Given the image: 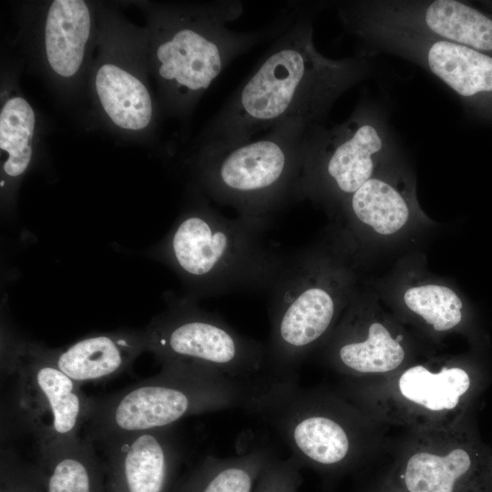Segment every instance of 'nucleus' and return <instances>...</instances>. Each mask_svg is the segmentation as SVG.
Wrapping results in <instances>:
<instances>
[{"instance_id": "obj_15", "label": "nucleus", "mask_w": 492, "mask_h": 492, "mask_svg": "<svg viewBox=\"0 0 492 492\" xmlns=\"http://www.w3.org/2000/svg\"><path fill=\"white\" fill-rule=\"evenodd\" d=\"M231 21H224L208 32L186 27L176 31L157 49L160 77L174 81L186 91L208 88L231 56L251 41L230 31L226 25Z\"/></svg>"}, {"instance_id": "obj_24", "label": "nucleus", "mask_w": 492, "mask_h": 492, "mask_svg": "<svg viewBox=\"0 0 492 492\" xmlns=\"http://www.w3.org/2000/svg\"><path fill=\"white\" fill-rule=\"evenodd\" d=\"M0 492H47L38 466L26 465L8 450L1 454Z\"/></svg>"}, {"instance_id": "obj_13", "label": "nucleus", "mask_w": 492, "mask_h": 492, "mask_svg": "<svg viewBox=\"0 0 492 492\" xmlns=\"http://www.w3.org/2000/svg\"><path fill=\"white\" fill-rule=\"evenodd\" d=\"M321 348L325 364L349 379L382 378L414 360L403 331L360 302H353Z\"/></svg>"}, {"instance_id": "obj_17", "label": "nucleus", "mask_w": 492, "mask_h": 492, "mask_svg": "<svg viewBox=\"0 0 492 492\" xmlns=\"http://www.w3.org/2000/svg\"><path fill=\"white\" fill-rule=\"evenodd\" d=\"M37 466L47 492H106L105 465L87 437L39 451Z\"/></svg>"}, {"instance_id": "obj_21", "label": "nucleus", "mask_w": 492, "mask_h": 492, "mask_svg": "<svg viewBox=\"0 0 492 492\" xmlns=\"http://www.w3.org/2000/svg\"><path fill=\"white\" fill-rule=\"evenodd\" d=\"M100 103L118 127L138 130L151 119L152 105L146 87L135 77L112 65H103L96 77Z\"/></svg>"}, {"instance_id": "obj_25", "label": "nucleus", "mask_w": 492, "mask_h": 492, "mask_svg": "<svg viewBox=\"0 0 492 492\" xmlns=\"http://www.w3.org/2000/svg\"><path fill=\"white\" fill-rule=\"evenodd\" d=\"M301 468L292 456H273L260 474L253 492H298L302 482Z\"/></svg>"}, {"instance_id": "obj_7", "label": "nucleus", "mask_w": 492, "mask_h": 492, "mask_svg": "<svg viewBox=\"0 0 492 492\" xmlns=\"http://www.w3.org/2000/svg\"><path fill=\"white\" fill-rule=\"evenodd\" d=\"M309 133L272 131L261 139L215 149L205 169L214 197L265 230L283 203L299 194Z\"/></svg>"}, {"instance_id": "obj_10", "label": "nucleus", "mask_w": 492, "mask_h": 492, "mask_svg": "<svg viewBox=\"0 0 492 492\" xmlns=\"http://www.w3.org/2000/svg\"><path fill=\"white\" fill-rule=\"evenodd\" d=\"M389 141L380 119L363 110L322 133L308 134L299 193L341 204L374 176Z\"/></svg>"}, {"instance_id": "obj_6", "label": "nucleus", "mask_w": 492, "mask_h": 492, "mask_svg": "<svg viewBox=\"0 0 492 492\" xmlns=\"http://www.w3.org/2000/svg\"><path fill=\"white\" fill-rule=\"evenodd\" d=\"M263 231L240 217L200 210L179 220L164 253L199 292L269 290L283 256L266 244Z\"/></svg>"}, {"instance_id": "obj_2", "label": "nucleus", "mask_w": 492, "mask_h": 492, "mask_svg": "<svg viewBox=\"0 0 492 492\" xmlns=\"http://www.w3.org/2000/svg\"><path fill=\"white\" fill-rule=\"evenodd\" d=\"M271 425L301 467L323 476L357 466L374 444V422L343 395L303 388L295 380H264L246 406Z\"/></svg>"}, {"instance_id": "obj_23", "label": "nucleus", "mask_w": 492, "mask_h": 492, "mask_svg": "<svg viewBox=\"0 0 492 492\" xmlns=\"http://www.w3.org/2000/svg\"><path fill=\"white\" fill-rule=\"evenodd\" d=\"M35 114L22 97L5 102L0 113V148L8 153L4 171L17 177L26 171L32 157Z\"/></svg>"}, {"instance_id": "obj_12", "label": "nucleus", "mask_w": 492, "mask_h": 492, "mask_svg": "<svg viewBox=\"0 0 492 492\" xmlns=\"http://www.w3.org/2000/svg\"><path fill=\"white\" fill-rule=\"evenodd\" d=\"M343 17L352 28L406 31L492 52V19L461 1H369L354 5Z\"/></svg>"}, {"instance_id": "obj_22", "label": "nucleus", "mask_w": 492, "mask_h": 492, "mask_svg": "<svg viewBox=\"0 0 492 492\" xmlns=\"http://www.w3.org/2000/svg\"><path fill=\"white\" fill-rule=\"evenodd\" d=\"M403 301L409 313L436 334L452 332L465 320L461 299L446 285L425 283L410 287Z\"/></svg>"}, {"instance_id": "obj_14", "label": "nucleus", "mask_w": 492, "mask_h": 492, "mask_svg": "<svg viewBox=\"0 0 492 492\" xmlns=\"http://www.w3.org/2000/svg\"><path fill=\"white\" fill-rule=\"evenodd\" d=\"M106 492H169L181 450L171 427L128 434L101 442Z\"/></svg>"}, {"instance_id": "obj_4", "label": "nucleus", "mask_w": 492, "mask_h": 492, "mask_svg": "<svg viewBox=\"0 0 492 492\" xmlns=\"http://www.w3.org/2000/svg\"><path fill=\"white\" fill-rule=\"evenodd\" d=\"M259 383L192 363H166L158 374L96 400L87 423V437L102 442L169 428L189 415L244 408Z\"/></svg>"}, {"instance_id": "obj_19", "label": "nucleus", "mask_w": 492, "mask_h": 492, "mask_svg": "<svg viewBox=\"0 0 492 492\" xmlns=\"http://www.w3.org/2000/svg\"><path fill=\"white\" fill-rule=\"evenodd\" d=\"M90 32V15L84 1L56 0L46 22L45 43L48 63L61 77L78 70Z\"/></svg>"}, {"instance_id": "obj_27", "label": "nucleus", "mask_w": 492, "mask_h": 492, "mask_svg": "<svg viewBox=\"0 0 492 492\" xmlns=\"http://www.w3.org/2000/svg\"><path fill=\"white\" fill-rule=\"evenodd\" d=\"M490 492H492V473H491V487H490Z\"/></svg>"}, {"instance_id": "obj_8", "label": "nucleus", "mask_w": 492, "mask_h": 492, "mask_svg": "<svg viewBox=\"0 0 492 492\" xmlns=\"http://www.w3.org/2000/svg\"><path fill=\"white\" fill-rule=\"evenodd\" d=\"M474 415L448 427L411 432L382 485L397 492H490L492 450Z\"/></svg>"}, {"instance_id": "obj_3", "label": "nucleus", "mask_w": 492, "mask_h": 492, "mask_svg": "<svg viewBox=\"0 0 492 492\" xmlns=\"http://www.w3.org/2000/svg\"><path fill=\"white\" fill-rule=\"evenodd\" d=\"M350 277L319 251L283 256L270 292L271 331L265 346L267 380H295L299 366L337 324Z\"/></svg>"}, {"instance_id": "obj_1", "label": "nucleus", "mask_w": 492, "mask_h": 492, "mask_svg": "<svg viewBox=\"0 0 492 492\" xmlns=\"http://www.w3.org/2000/svg\"><path fill=\"white\" fill-rule=\"evenodd\" d=\"M366 71L361 57L324 56L313 44L311 26L295 27L224 108L217 148L249 141L264 129L311 132Z\"/></svg>"}, {"instance_id": "obj_18", "label": "nucleus", "mask_w": 492, "mask_h": 492, "mask_svg": "<svg viewBox=\"0 0 492 492\" xmlns=\"http://www.w3.org/2000/svg\"><path fill=\"white\" fill-rule=\"evenodd\" d=\"M272 457L269 449L261 447L231 457L208 456L177 480L169 492H253Z\"/></svg>"}, {"instance_id": "obj_20", "label": "nucleus", "mask_w": 492, "mask_h": 492, "mask_svg": "<svg viewBox=\"0 0 492 492\" xmlns=\"http://www.w3.org/2000/svg\"><path fill=\"white\" fill-rule=\"evenodd\" d=\"M353 226L392 235L407 223L410 204L400 188L386 179L374 176L343 202Z\"/></svg>"}, {"instance_id": "obj_16", "label": "nucleus", "mask_w": 492, "mask_h": 492, "mask_svg": "<svg viewBox=\"0 0 492 492\" xmlns=\"http://www.w3.org/2000/svg\"><path fill=\"white\" fill-rule=\"evenodd\" d=\"M144 349V334L115 333L86 337L65 350L46 354L61 371L80 384L114 377Z\"/></svg>"}, {"instance_id": "obj_26", "label": "nucleus", "mask_w": 492, "mask_h": 492, "mask_svg": "<svg viewBox=\"0 0 492 492\" xmlns=\"http://www.w3.org/2000/svg\"><path fill=\"white\" fill-rule=\"evenodd\" d=\"M374 492H397L386 486H384V485H381L380 487L376 490H374Z\"/></svg>"}, {"instance_id": "obj_5", "label": "nucleus", "mask_w": 492, "mask_h": 492, "mask_svg": "<svg viewBox=\"0 0 492 492\" xmlns=\"http://www.w3.org/2000/svg\"><path fill=\"white\" fill-rule=\"evenodd\" d=\"M490 381L488 372L475 362L414 359L382 378H345L342 395L374 422L416 432L459 422L474 411Z\"/></svg>"}, {"instance_id": "obj_9", "label": "nucleus", "mask_w": 492, "mask_h": 492, "mask_svg": "<svg viewBox=\"0 0 492 492\" xmlns=\"http://www.w3.org/2000/svg\"><path fill=\"white\" fill-rule=\"evenodd\" d=\"M146 349L163 364L185 362L239 380L265 379V346L220 318L187 303L173 308L144 333Z\"/></svg>"}, {"instance_id": "obj_11", "label": "nucleus", "mask_w": 492, "mask_h": 492, "mask_svg": "<svg viewBox=\"0 0 492 492\" xmlns=\"http://www.w3.org/2000/svg\"><path fill=\"white\" fill-rule=\"evenodd\" d=\"M9 368L17 375L18 416L36 437L39 451L78 437L96 400L86 395L79 384L61 371L46 350L20 348Z\"/></svg>"}]
</instances>
